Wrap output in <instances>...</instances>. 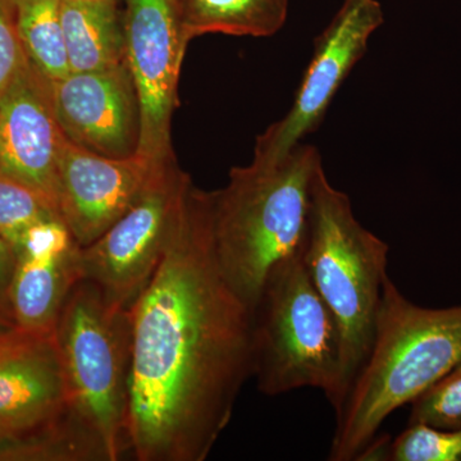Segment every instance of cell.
Segmentation results:
<instances>
[{
	"instance_id": "1",
	"label": "cell",
	"mask_w": 461,
	"mask_h": 461,
	"mask_svg": "<svg viewBox=\"0 0 461 461\" xmlns=\"http://www.w3.org/2000/svg\"><path fill=\"white\" fill-rule=\"evenodd\" d=\"M130 318V453L206 460L253 377V314L221 269L206 191L194 184Z\"/></svg>"
},
{
	"instance_id": "2",
	"label": "cell",
	"mask_w": 461,
	"mask_h": 461,
	"mask_svg": "<svg viewBox=\"0 0 461 461\" xmlns=\"http://www.w3.org/2000/svg\"><path fill=\"white\" fill-rule=\"evenodd\" d=\"M321 169L318 149L299 144L280 159L235 167L223 189L206 191L215 256L251 313L269 271L304 245Z\"/></svg>"
},
{
	"instance_id": "3",
	"label": "cell",
	"mask_w": 461,
	"mask_h": 461,
	"mask_svg": "<svg viewBox=\"0 0 461 461\" xmlns=\"http://www.w3.org/2000/svg\"><path fill=\"white\" fill-rule=\"evenodd\" d=\"M460 362L461 305H415L387 277L371 351L336 412L329 460H357L393 411Z\"/></svg>"
},
{
	"instance_id": "4",
	"label": "cell",
	"mask_w": 461,
	"mask_h": 461,
	"mask_svg": "<svg viewBox=\"0 0 461 461\" xmlns=\"http://www.w3.org/2000/svg\"><path fill=\"white\" fill-rule=\"evenodd\" d=\"M253 377L267 396L321 390L335 412L342 405V339L317 290L303 248L269 271L253 309Z\"/></svg>"
},
{
	"instance_id": "5",
	"label": "cell",
	"mask_w": 461,
	"mask_h": 461,
	"mask_svg": "<svg viewBox=\"0 0 461 461\" xmlns=\"http://www.w3.org/2000/svg\"><path fill=\"white\" fill-rule=\"evenodd\" d=\"M53 335L69 412L95 439L105 460L122 459L130 453V309L109 302L93 282L80 280L67 297Z\"/></svg>"
},
{
	"instance_id": "6",
	"label": "cell",
	"mask_w": 461,
	"mask_h": 461,
	"mask_svg": "<svg viewBox=\"0 0 461 461\" xmlns=\"http://www.w3.org/2000/svg\"><path fill=\"white\" fill-rule=\"evenodd\" d=\"M388 253L390 247L357 220L350 198L333 187L321 169L314 182L303 258L341 332L342 405L371 351Z\"/></svg>"
},
{
	"instance_id": "7",
	"label": "cell",
	"mask_w": 461,
	"mask_h": 461,
	"mask_svg": "<svg viewBox=\"0 0 461 461\" xmlns=\"http://www.w3.org/2000/svg\"><path fill=\"white\" fill-rule=\"evenodd\" d=\"M193 181L176 158L159 163L135 203L100 238L81 247L83 280L130 309L165 254Z\"/></svg>"
},
{
	"instance_id": "8",
	"label": "cell",
	"mask_w": 461,
	"mask_h": 461,
	"mask_svg": "<svg viewBox=\"0 0 461 461\" xmlns=\"http://www.w3.org/2000/svg\"><path fill=\"white\" fill-rule=\"evenodd\" d=\"M124 62L140 107L138 153L153 162L175 157L171 127L178 78L189 41L176 0H123Z\"/></svg>"
},
{
	"instance_id": "9",
	"label": "cell",
	"mask_w": 461,
	"mask_h": 461,
	"mask_svg": "<svg viewBox=\"0 0 461 461\" xmlns=\"http://www.w3.org/2000/svg\"><path fill=\"white\" fill-rule=\"evenodd\" d=\"M384 23L377 0H345L330 25L315 41L314 53L284 118L258 136L254 158L280 159L320 127L339 86Z\"/></svg>"
},
{
	"instance_id": "10",
	"label": "cell",
	"mask_w": 461,
	"mask_h": 461,
	"mask_svg": "<svg viewBox=\"0 0 461 461\" xmlns=\"http://www.w3.org/2000/svg\"><path fill=\"white\" fill-rule=\"evenodd\" d=\"M51 104L63 133L75 144L111 158L138 153L140 107L126 62L69 72L50 80Z\"/></svg>"
},
{
	"instance_id": "11",
	"label": "cell",
	"mask_w": 461,
	"mask_h": 461,
	"mask_svg": "<svg viewBox=\"0 0 461 461\" xmlns=\"http://www.w3.org/2000/svg\"><path fill=\"white\" fill-rule=\"evenodd\" d=\"M159 163L139 153L100 156L66 136L58 165L57 209L76 242L87 247L122 217Z\"/></svg>"
},
{
	"instance_id": "12",
	"label": "cell",
	"mask_w": 461,
	"mask_h": 461,
	"mask_svg": "<svg viewBox=\"0 0 461 461\" xmlns=\"http://www.w3.org/2000/svg\"><path fill=\"white\" fill-rule=\"evenodd\" d=\"M65 141L51 104L50 78L27 59L0 93V173L38 191L57 209Z\"/></svg>"
},
{
	"instance_id": "13",
	"label": "cell",
	"mask_w": 461,
	"mask_h": 461,
	"mask_svg": "<svg viewBox=\"0 0 461 461\" xmlns=\"http://www.w3.org/2000/svg\"><path fill=\"white\" fill-rule=\"evenodd\" d=\"M80 245L60 218L33 224L17 253L8 308L18 330L51 335L67 297L83 280Z\"/></svg>"
},
{
	"instance_id": "14",
	"label": "cell",
	"mask_w": 461,
	"mask_h": 461,
	"mask_svg": "<svg viewBox=\"0 0 461 461\" xmlns=\"http://www.w3.org/2000/svg\"><path fill=\"white\" fill-rule=\"evenodd\" d=\"M53 333H29L0 357V442L41 435L68 420L65 377Z\"/></svg>"
},
{
	"instance_id": "15",
	"label": "cell",
	"mask_w": 461,
	"mask_h": 461,
	"mask_svg": "<svg viewBox=\"0 0 461 461\" xmlns=\"http://www.w3.org/2000/svg\"><path fill=\"white\" fill-rule=\"evenodd\" d=\"M121 0H60L71 71L109 68L124 62Z\"/></svg>"
},
{
	"instance_id": "16",
	"label": "cell",
	"mask_w": 461,
	"mask_h": 461,
	"mask_svg": "<svg viewBox=\"0 0 461 461\" xmlns=\"http://www.w3.org/2000/svg\"><path fill=\"white\" fill-rule=\"evenodd\" d=\"M290 0H176L185 38L206 33L268 38L286 23Z\"/></svg>"
},
{
	"instance_id": "17",
	"label": "cell",
	"mask_w": 461,
	"mask_h": 461,
	"mask_svg": "<svg viewBox=\"0 0 461 461\" xmlns=\"http://www.w3.org/2000/svg\"><path fill=\"white\" fill-rule=\"evenodd\" d=\"M17 27L27 58L45 77L58 80L71 72L60 0H16Z\"/></svg>"
},
{
	"instance_id": "18",
	"label": "cell",
	"mask_w": 461,
	"mask_h": 461,
	"mask_svg": "<svg viewBox=\"0 0 461 461\" xmlns=\"http://www.w3.org/2000/svg\"><path fill=\"white\" fill-rule=\"evenodd\" d=\"M56 217V206L44 195L0 173V235L16 254L30 227Z\"/></svg>"
},
{
	"instance_id": "19",
	"label": "cell",
	"mask_w": 461,
	"mask_h": 461,
	"mask_svg": "<svg viewBox=\"0 0 461 461\" xmlns=\"http://www.w3.org/2000/svg\"><path fill=\"white\" fill-rule=\"evenodd\" d=\"M384 460L461 461V429L408 424L395 439H388Z\"/></svg>"
},
{
	"instance_id": "20",
	"label": "cell",
	"mask_w": 461,
	"mask_h": 461,
	"mask_svg": "<svg viewBox=\"0 0 461 461\" xmlns=\"http://www.w3.org/2000/svg\"><path fill=\"white\" fill-rule=\"evenodd\" d=\"M409 424L461 429V362L411 403Z\"/></svg>"
},
{
	"instance_id": "21",
	"label": "cell",
	"mask_w": 461,
	"mask_h": 461,
	"mask_svg": "<svg viewBox=\"0 0 461 461\" xmlns=\"http://www.w3.org/2000/svg\"><path fill=\"white\" fill-rule=\"evenodd\" d=\"M27 59L18 35L16 0H0V93Z\"/></svg>"
},
{
	"instance_id": "22",
	"label": "cell",
	"mask_w": 461,
	"mask_h": 461,
	"mask_svg": "<svg viewBox=\"0 0 461 461\" xmlns=\"http://www.w3.org/2000/svg\"><path fill=\"white\" fill-rule=\"evenodd\" d=\"M17 266V254L0 235V305L8 308V291ZM11 313V312H9Z\"/></svg>"
},
{
	"instance_id": "23",
	"label": "cell",
	"mask_w": 461,
	"mask_h": 461,
	"mask_svg": "<svg viewBox=\"0 0 461 461\" xmlns=\"http://www.w3.org/2000/svg\"><path fill=\"white\" fill-rule=\"evenodd\" d=\"M27 335H29V333L25 332V330L18 329L11 330V332L2 333V335H0V357L7 354L18 342L23 341Z\"/></svg>"
},
{
	"instance_id": "24",
	"label": "cell",
	"mask_w": 461,
	"mask_h": 461,
	"mask_svg": "<svg viewBox=\"0 0 461 461\" xmlns=\"http://www.w3.org/2000/svg\"><path fill=\"white\" fill-rule=\"evenodd\" d=\"M17 330L16 324L12 320V315L9 313L7 308L0 305V335L2 333L11 332V330Z\"/></svg>"
}]
</instances>
